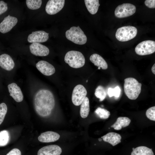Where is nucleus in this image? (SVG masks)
<instances>
[{
	"instance_id": "nucleus-21",
	"label": "nucleus",
	"mask_w": 155,
	"mask_h": 155,
	"mask_svg": "<svg viewBox=\"0 0 155 155\" xmlns=\"http://www.w3.org/2000/svg\"><path fill=\"white\" fill-rule=\"evenodd\" d=\"M86 6L88 11L92 14H94L97 12L100 5L98 0H85Z\"/></svg>"
},
{
	"instance_id": "nucleus-24",
	"label": "nucleus",
	"mask_w": 155,
	"mask_h": 155,
	"mask_svg": "<svg viewBox=\"0 0 155 155\" xmlns=\"http://www.w3.org/2000/svg\"><path fill=\"white\" fill-rule=\"evenodd\" d=\"M9 140V134L7 131L4 130L0 131V146L6 145Z\"/></svg>"
},
{
	"instance_id": "nucleus-33",
	"label": "nucleus",
	"mask_w": 155,
	"mask_h": 155,
	"mask_svg": "<svg viewBox=\"0 0 155 155\" xmlns=\"http://www.w3.org/2000/svg\"><path fill=\"white\" fill-rule=\"evenodd\" d=\"M6 155H21V152L19 149L15 148L11 150Z\"/></svg>"
},
{
	"instance_id": "nucleus-10",
	"label": "nucleus",
	"mask_w": 155,
	"mask_h": 155,
	"mask_svg": "<svg viewBox=\"0 0 155 155\" xmlns=\"http://www.w3.org/2000/svg\"><path fill=\"white\" fill-rule=\"evenodd\" d=\"M17 22L16 18L8 15L0 23V32L3 34L8 32L16 25Z\"/></svg>"
},
{
	"instance_id": "nucleus-15",
	"label": "nucleus",
	"mask_w": 155,
	"mask_h": 155,
	"mask_svg": "<svg viewBox=\"0 0 155 155\" xmlns=\"http://www.w3.org/2000/svg\"><path fill=\"white\" fill-rule=\"evenodd\" d=\"M8 88L10 96L17 102H22L24 98V96L20 87L17 84L13 83L9 84Z\"/></svg>"
},
{
	"instance_id": "nucleus-7",
	"label": "nucleus",
	"mask_w": 155,
	"mask_h": 155,
	"mask_svg": "<svg viewBox=\"0 0 155 155\" xmlns=\"http://www.w3.org/2000/svg\"><path fill=\"white\" fill-rule=\"evenodd\" d=\"M136 8L132 4L124 3L118 5L115 11V15L117 18H124L130 16L135 12Z\"/></svg>"
},
{
	"instance_id": "nucleus-3",
	"label": "nucleus",
	"mask_w": 155,
	"mask_h": 155,
	"mask_svg": "<svg viewBox=\"0 0 155 155\" xmlns=\"http://www.w3.org/2000/svg\"><path fill=\"white\" fill-rule=\"evenodd\" d=\"M65 62L73 68H78L83 66L85 63V59L80 52L75 51L68 52L64 57Z\"/></svg>"
},
{
	"instance_id": "nucleus-30",
	"label": "nucleus",
	"mask_w": 155,
	"mask_h": 155,
	"mask_svg": "<svg viewBox=\"0 0 155 155\" xmlns=\"http://www.w3.org/2000/svg\"><path fill=\"white\" fill-rule=\"evenodd\" d=\"M146 115L149 119L155 121V106H153L148 109L146 112Z\"/></svg>"
},
{
	"instance_id": "nucleus-34",
	"label": "nucleus",
	"mask_w": 155,
	"mask_h": 155,
	"mask_svg": "<svg viewBox=\"0 0 155 155\" xmlns=\"http://www.w3.org/2000/svg\"><path fill=\"white\" fill-rule=\"evenodd\" d=\"M151 71L153 73L155 74V64H154L152 66L151 68Z\"/></svg>"
},
{
	"instance_id": "nucleus-27",
	"label": "nucleus",
	"mask_w": 155,
	"mask_h": 155,
	"mask_svg": "<svg viewBox=\"0 0 155 155\" xmlns=\"http://www.w3.org/2000/svg\"><path fill=\"white\" fill-rule=\"evenodd\" d=\"M95 113L99 117L103 119L108 118L110 115L109 111L105 109L100 107L96 110Z\"/></svg>"
},
{
	"instance_id": "nucleus-28",
	"label": "nucleus",
	"mask_w": 155,
	"mask_h": 155,
	"mask_svg": "<svg viewBox=\"0 0 155 155\" xmlns=\"http://www.w3.org/2000/svg\"><path fill=\"white\" fill-rule=\"evenodd\" d=\"M120 92L121 89L118 86H116L114 88H109L107 91L108 95L109 97L115 96L117 98L119 96Z\"/></svg>"
},
{
	"instance_id": "nucleus-8",
	"label": "nucleus",
	"mask_w": 155,
	"mask_h": 155,
	"mask_svg": "<svg viewBox=\"0 0 155 155\" xmlns=\"http://www.w3.org/2000/svg\"><path fill=\"white\" fill-rule=\"evenodd\" d=\"M87 94V90L81 84L77 85L75 87L73 91L72 103L76 106L81 105L86 97Z\"/></svg>"
},
{
	"instance_id": "nucleus-29",
	"label": "nucleus",
	"mask_w": 155,
	"mask_h": 155,
	"mask_svg": "<svg viewBox=\"0 0 155 155\" xmlns=\"http://www.w3.org/2000/svg\"><path fill=\"white\" fill-rule=\"evenodd\" d=\"M7 110V106L4 103L0 104V125L3 122Z\"/></svg>"
},
{
	"instance_id": "nucleus-25",
	"label": "nucleus",
	"mask_w": 155,
	"mask_h": 155,
	"mask_svg": "<svg viewBox=\"0 0 155 155\" xmlns=\"http://www.w3.org/2000/svg\"><path fill=\"white\" fill-rule=\"evenodd\" d=\"M41 0H27L26 1L28 7L31 9L35 10L40 8L42 4Z\"/></svg>"
},
{
	"instance_id": "nucleus-36",
	"label": "nucleus",
	"mask_w": 155,
	"mask_h": 155,
	"mask_svg": "<svg viewBox=\"0 0 155 155\" xmlns=\"http://www.w3.org/2000/svg\"><path fill=\"white\" fill-rule=\"evenodd\" d=\"M100 69V67H98V69Z\"/></svg>"
},
{
	"instance_id": "nucleus-14",
	"label": "nucleus",
	"mask_w": 155,
	"mask_h": 155,
	"mask_svg": "<svg viewBox=\"0 0 155 155\" xmlns=\"http://www.w3.org/2000/svg\"><path fill=\"white\" fill-rule=\"evenodd\" d=\"M62 149L56 145H51L42 147L38 151L37 155H60Z\"/></svg>"
},
{
	"instance_id": "nucleus-17",
	"label": "nucleus",
	"mask_w": 155,
	"mask_h": 155,
	"mask_svg": "<svg viewBox=\"0 0 155 155\" xmlns=\"http://www.w3.org/2000/svg\"><path fill=\"white\" fill-rule=\"evenodd\" d=\"M15 66L14 62L11 57L6 54L0 55V66L7 71L12 69Z\"/></svg>"
},
{
	"instance_id": "nucleus-13",
	"label": "nucleus",
	"mask_w": 155,
	"mask_h": 155,
	"mask_svg": "<svg viewBox=\"0 0 155 155\" xmlns=\"http://www.w3.org/2000/svg\"><path fill=\"white\" fill-rule=\"evenodd\" d=\"M37 69L42 74L46 76H50L55 73V70L54 67L46 61L42 60L36 64Z\"/></svg>"
},
{
	"instance_id": "nucleus-6",
	"label": "nucleus",
	"mask_w": 155,
	"mask_h": 155,
	"mask_svg": "<svg viewBox=\"0 0 155 155\" xmlns=\"http://www.w3.org/2000/svg\"><path fill=\"white\" fill-rule=\"evenodd\" d=\"M135 51L137 54L140 55L152 54L155 51V42L152 40L143 41L137 45Z\"/></svg>"
},
{
	"instance_id": "nucleus-18",
	"label": "nucleus",
	"mask_w": 155,
	"mask_h": 155,
	"mask_svg": "<svg viewBox=\"0 0 155 155\" xmlns=\"http://www.w3.org/2000/svg\"><path fill=\"white\" fill-rule=\"evenodd\" d=\"M101 138L104 142L110 143L113 146H116L121 142V136L119 134L115 132L108 133Z\"/></svg>"
},
{
	"instance_id": "nucleus-32",
	"label": "nucleus",
	"mask_w": 155,
	"mask_h": 155,
	"mask_svg": "<svg viewBox=\"0 0 155 155\" xmlns=\"http://www.w3.org/2000/svg\"><path fill=\"white\" fill-rule=\"evenodd\" d=\"M145 5L148 7L150 8H155V0H146L144 2Z\"/></svg>"
},
{
	"instance_id": "nucleus-9",
	"label": "nucleus",
	"mask_w": 155,
	"mask_h": 155,
	"mask_svg": "<svg viewBox=\"0 0 155 155\" xmlns=\"http://www.w3.org/2000/svg\"><path fill=\"white\" fill-rule=\"evenodd\" d=\"M64 0H49L47 2L45 10L49 14H55L61 10L64 7Z\"/></svg>"
},
{
	"instance_id": "nucleus-4",
	"label": "nucleus",
	"mask_w": 155,
	"mask_h": 155,
	"mask_svg": "<svg viewBox=\"0 0 155 155\" xmlns=\"http://www.w3.org/2000/svg\"><path fill=\"white\" fill-rule=\"evenodd\" d=\"M65 36L68 40L79 45L85 44L87 40L86 36L79 26L71 27L66 31Z\"/></svg>"
},
{
	"instance_id": "nucleus-35",
	"label": "nucleus",
	"mask_w": 155,
	"mask_h": 155,
	"mask_svg": "<svg viewBox=\"0 0 155 155\" xmlns=\"http://www.w3.org/2000/svg\"><path fill=\"white\" fill-rule=\"evenodd\" d=\"M98 140L100 142L102 141V139H101V138H99L98 139Z\"/></svg>"
},
{
	"instance_id": "nucleus-2",
	"label": "nucleus",
	"mask_w": 155,
	"mask_h": 155,
	"mask_svg": "<svg viewBox=\"0 0 155 155\" xmlns=\"http://www.w3.org/2000/svg\"><path fill=\"white\" fill-rule=\"evenodd\" d=\"M142 84L133 78H128L124 80V88L125 93L130 99H136L140 94Z\"/></svg>"
},
{
	"instance_id": "nucleus-12",
	"label": "nucleus",
	"mask_w": 155,
	"mask_h": 155,
	"mask_svg": "<svg viewBox=\"0 0 155 155\" xmlns=\"http://www.w3.org/2000/svg\"><path fill=\"white\" fill-rule=\"evenodd\" d=\"M29 48L31 53L36 56H45L49 53V48L39 43H32L30 45Z\"/></svg>"
},
{
	"instance_id": "nucleus-11",
	"label": "nucleus",
	"mask_w": 155,
	"mask_h": 155,
	"mask_svg": "<svg viewBox=\"0 0 155 155\" xmlns=\"http://www.w3.org/2000/svg\"><path fill=\"white\" fill-rule=\"evenodd\" d=\"M49 34L42 30L32 32L28 36V41L30 43L43 42L47 41Z\"/></svg>"
},
{
	"instance_id": "nucleus-23",
	"label": "nucleus",
	"mask_w": 155,
	"mask_h": 155,
	"mask_svg": "<svg viewBox=\"0 0 155 155\" xmlns=\"http://www.w3.org/2000/svg\"><path fill=\"white\" fill-rule=\"evenodd\" d=\"M90 111L89 101L88 98L86 97L81 104L80 114L83 118L87 117Z\"/></svg>"
},
{
	"instance_id": "nucleus-16",
	"label": "nucleus",
	"mask_w": 155,
	"mask_h": 155,
	"mask_svg": "<svg viewBox=\"0 0 155 155\" xmlns=\"http://www.w3.org/2000/svg\"><path fill=\"white\" fill-rule=\"evenodd\" d=\"M60 137V135L57 133L49 131L41 133L38 137V140L41 142L49 143L57 141Z\"/></svg>"
},
{
	"instance_id": "nucleus-26",
	"label": "nucleus",
	"mask_w": 155,
	"mask_h": 155,
	"mask_svg": "<svg viewBox=\"0 0 155 155\" xmlns=\"http://www.w3.org/2000/svg\"><path fill=\"white\" fill-rule=\"evenodd\" d=\"M95 96L102 101L106 96V93L104 88L101 86H99L96 88L94 93Z\"/></svg>"
},
{
	"instance_id": "nucleus-19",
	"label": "nucleus",
	"mask_w": 155,
	"mask_h": 155,
	"mask_svg": "<svg viewBox=\"0 0 155 155\" xmlns=\"http://www.w3.org/2000/svg\"><path fill=\"white\" fill-rule=\"evenodd\" d=\"M90 59L95 65L103 69H106L108 68V64L106 61L98 54L95 53L91 55L90 57Z\"/></svg>"
},
{
	"instance_id": "nucleus-20",
	"label": "nucleus",
	"mask_w": 155,
	"mask_h": 155,
	"mask_svg": "<svg viewBox=\"0 0 155 155\" xmlns=\"http://www.w3.org/2000/svg\"><path fill=\"white\" fill-rule=\"evenodd\" d=\"M131 120L127 117H119L118 118L114 124L111 126L116 130H119L122 128L128 126L130 124Z\"/></svg>"
},
{
	"instance_id": "nucleus-31",
	"label": "nucleus",
	"mask_w": 155,
	"mask_h": 155,
	"mask_svg": "<svg viewBox=\"0 0 155 155\" xmlns=\"http://www.w3.org/2000/svg\"><path fill=\"white\" fill-rule=\"evenodd\" d=\"M7 9V4L3 1H0V15L6 12Z\"/></svg>"
},
{
	"instance_id": "nucleus-22",
	"label": "nucleus",
	"mask_w": 155,
	"mask_h": 155,
	"mask_svg": "<svg viewBox=\"0 0 155 155\" xmlns=\"http://www.w3.org/2000/svg\"><path fill=\"white\" fill-rule=\"evenodd\" d=\"M131 155H154L152 150L145 146H140L133 148Z\"/></svg>"
},
{
	"instance_id": "nucleus-1",
	"label": "nucleus",
	"mask_w": 155,
	"mask_h": 155,
	"mask_svg": "<svg viewBox=\"0 0 155 155\" xmlns=\"http://www.w3.org/2000/svg\"><path fill=\"white\" fill-rule=\"evenodd\" d=\"M34 106L37 114L42 117L49 115L55 105V100L53 94L46 90H41L36 94Z\"/></svg>"
},
{
	"instance_id": "nucleus-5",
	"label": "nucleus",
	"mask_w": 155,
	"mask_h": 155,
	"mask_svg": "<svg viewBox=\"0 0 155 155\" xmlns=\"http://www.w3.org/2000/svg\"><path fill=\"white\" fill-rule=\"evenodd\" d=\"M137 32V29L134 26H123L117 29L116 32L115 37L117 39L120 41H127L135 37Z\"/></svg>"
}]
</instances>
